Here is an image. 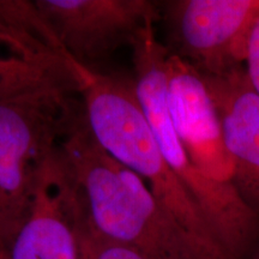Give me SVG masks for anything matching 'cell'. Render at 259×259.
I'll use <instances>...</instances> for the list:
<instances>
[{
    "label": "cell",
    "mask_w": 259,
    "mask_h": 259,
    "mask_svg": "<svg viewBox=\"0 0 259 259\" xmlns=\"http://www.w3.org/2000/svg\"><path fill=\"white\" fill-rule=\"evenodd\" d=\"M59 147L96 233L147 259H211L147 184L97 143L82 101L71 103Z\"/></svg>",
    "instance_id": "1"
},
{
    "label": "cell",
    "mask_w": 259,
    "mask_h": 259,
    "mask_svg": "<svg viewBox=\"0 0 259 259\" xmlns=\"http://www.w3.org/2000/svg\"><path fill=\"white\" fill-rule=\"evenodd\" d=\"M80 96L97 143L147 184L155 198L210 258L234 259L164 160L138 101L135 83L88 69Z\"/></svg>",
    "instance_id": "2"
},
{
    "label": "cell",
    "mask_w": 259,
    "mask_h": 259,
    "mask_svg": "<svg viewBox=\"0 0 259 259\" xmlns=\"http://www.w3.org/2000/svg\"><path fill=\"white\" fill-rule=\"evenodd\" d=\"M138 101L164 160L199 205L226 251L234 259L259 254V216L232 186L204 177L180 142L167 103L168 50L156 36L155 23L139 31L131 46Z\"/></svg>",
    "instance_id": "3"
},
{
    "label": "cell",
    "mask_w": 259,
    "mask_h": 259,
    "mask_svg": "<svg viewBox=\"0 0 259 259\" xmlns=\"http://www.w3.org/2000/svg\"><path fill=\"white\" fill-rule=\"evenodd\" d=\"M72 101L61 93L0 101V259L27 218L42 164L59 145Z\"/></svg>",
    "instance_id": "4"
},
{
    "label": "cell",
    "mask_w": 259,
    "mask_h": 259,
    "mask_svg": "<svg viewBox=\"0 0 259 259\" xmlns=\"http://www.w3.org/2000/svg\"><path fill=\"white\" fill-rule=\"evenodd\" d=\"M171 54L203 76H220L245 64L259 0H171L160 3Z\"/></svg>",
    "instance_id": "5"
},
{
    "label": "cell",
    "mask_w": 259,
    "mask_h": 259,
    "mask_svg": "<svg viewBox=\"0 0 259 259\" xmlns=\"http://www.w3.org/2000/svg\"><path fill=\"white\" fill-rule=\"evenodd\" d=\"M66 56L90 69L116 50L132 46L139 31L161 19L149 0H34Z\"/></svg>",
    "instance_id": "6"
},
{
    "label": "cell",
    "mask_w": 259,
    "mask_h": 259,
    "mask_svg": "<svg viewBox=\"0 0 259 259\" xmlns=\"http://www.w3.org/2000/svg\"><path fill=\"white\" fill-rule=\"evenodd\" d=\"M83 210L79 189L58 145L42 164L27 218L2 259H80Z\"/></svg>",
    "instance_id": "7"
},
{
    "label": "cell",
    "mask_w": 259,
    "mask_h": 259,
    "mask_svg": "<svg viewBox=\"0 0 259 259\" xmlns=\"http://www.w3.org/2000/svg\"><path fill=\"white\" fill-rule=\"evenodd\" d=\"M166 74L170 119L191 162L208 179L233 187L234 163L205 79L169 51Z\"/></svg>",
    "instance_id": "8"
},
{
    "label": "cell",
    "mask_w": 259,
    "mask_h": 259,
    "mask_svg": "<svg viewBox=\"0 0 259 259\" xmlns=\"http://www.w3.org/2000/svg\"><path fill=\"white\" fill-rule=\"evenodd\" d=\"M88 69L0 18V101L44 93L80 94Z\"/></svg>",
    "instance_id": "9"
},
{
    "label": "cell",
    "mask_w": 259,
    "mask_h": 259,
    "mask_svg": "<svg viewBox=\"0 0 259 259\" xmlns=\"http://www.w3.org/2000/svg\"><path fill=\"white\" fill-rule=\"evenodd\" d=\"M203 77L234 163L233 187L259 216V95L252 88L244 65L220 76Z\"/></svg>",
    "instance_id": "10"
},
{
    "label": "cell",
    "mask_w": 259,
    "mask_h": 259,
    "mask_svg": "<svg viewBox=\"0 0 259 259\" xmlns=\"http://www.w3.org/2000/svg\"><path fill=\"white\" fill-rule=\"evenodd\" d=\"M80 259H147L134 248L100 235L83 216L78 227Z\"/></svg>",
    "instance_id": "11"
},
{
    "label": "cell",
    "mask_w": 259,
    "mask_h": 259,
    "mask_svg": "<svg viewBox=\"0 0 259 259\" xmlns=\"http://www.w3.org/2000/svg\"><path fill=\"white\" fill-rule=\"evenodd\" d=\"M244 66L252 88L259 95V17L254 22L248 38Z\"/></svg>",
    "instance_id": "12"
},
{
    "label": "cell",
    "mask_w": 259,
    "mask_h": 259,
    "mask_svg": "<svg viewBox=\"0 0 259 259\" xmlns=\"http://www.w3.org/2000/svg\"><path fill=\"white\" fill-rule=\"evenodd\" d=\"M254 259H259V254H258V255H257V257H255Z\"/></svg>",
    "instance_id": "13"
}]
</instances>
